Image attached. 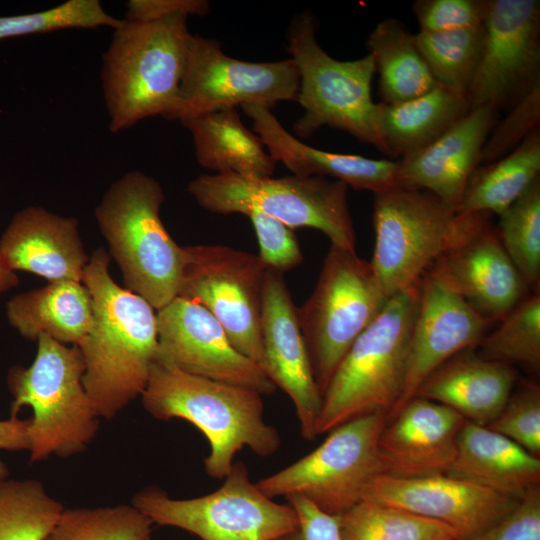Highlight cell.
<instances>
[{
  "label": "cell",
  "instance_id": "cell-1",
  "mask_svg": "<svg viewBox=\"0 0 540 540\" xmlns=\"http://www.w3.org/2000/svg\"><path fill=\"white\" fill-rule=\"evenodd\" d=\"M109 262V253L98 247L84 268L93 321L77 345L85 365L84 389L98 417L106 420L141 396L159 352L156 310L114 282Z\"/></svg>",
  "mask_w": 540,
  "mask_h": 540
},
{
  "label": "cell",
  "instance_id": "cell-2",
  "mask_svg": "<svg viewBox=\"0 0 540 540\" xmlns=\"http://www.w3.org/2000/svg\"><path fill=\"white\" fill-rule=\"evenodd\" d=\"M262 396L248 388L187 373L158 354L140 397L154 418L183 419L203 433L210 445L205 472L220 480L230 472L241 449L247 447L261 457L279 450L281 436L264 417Z\"/></svg>",
  "mask_w": 540,
  "mask_h": 540
},
{
  "label": "cell",
  "instance_id": "cell-3",
  "mask_svg": "<svg viewBox=\"0 0 540 540\" xmlns=\"http://www.w3.org/2000/svg\"><path fill=\"white\" fill-rule=\"evenodd\" d=\"M188 16L135 22L113 29L103 54L101 81L109 129L119 133L174 109L184 75L191 33Z\"/></svg>",
  "mask_w": 540,
  "mask_h": 540
},
{
  "label": "cell",
  "instance_id": "cell-4",
  "mask_svg": "<svg viewBox=\"0 0 540 540\" xmlns=\"http://www.w3.org/2000/svg\"><path fill=\"white\" fill-rule=\"evenodd\" d=\"M164 201L155 178L130 171L110 185L95 209L126 289L156 311L177 297L185 262L184 246L174 241L161 220Z\"/></svg>",
  "mask_w": 540,
  "mask_h": 540
},
{
  "label": "cell",
  "instance_id": "cell-5",
  "mask_svg": "<svg viewBox=\"0 0 540 540\" xmlns=\"http://www.w3.org/2000/svg\"><path fill=\"white\" fill-rule=\"evenodd\" d=\"M373 195L370 263L388 298L418 285L442 256L491 217L459 211L424 190L394 187Z\"/></svg>",
  "mask_w": 540,
  "mask_h": 540
},
{
  "label": "cell",
  "instance_id": "cell-6",
  "mask_svg": "<svg viewBox=\"0 0 540 540\" xmlns=\"http://www.w3.org/2000/svg\"><path fill=\"white\" fill-rule=\"evenodd\" d=\"M420 283L390 297L349 348L322 395L317 435L363 414L388 415L395 407L403 391Z\"/></svg>",
  "mask_w": 540,
  "mask_h": 540
},
{
  "label": "cell",
  "instance_id": "cell-7",
  "mask_svg": "<svg viewBox=\"0 0 540 540\" xmlns=\"http://www.w3.org/2000/svg\"><path fill=\"white\" fill-rule=\"evenodd\" d=\"M36 341L32 364L11 367L7 378L13 397L10 417H17L24 406L33 411L31 463L83 452L99 428V417L82 383L85 365L79 347H68L45 334Z\"/></svg>",
  "mask_w": 540,
  "mask_h": 540
},
{
  "label": "cell",
  "instance_id": "cell-8",
  "mask_svg": "<svg viewBox=\"0 0 540 540\" xmlns=\"http://www.w3.org/2000/svg\"><path fill=\"white\" fill-rule=\"evenodd\" d=\"M317 20L312 12L295 15L287 33V51L299 72L296 101L304 113L293 124L302 139L329 126L385 154L378 129L377 103L371 95L375 66L370 54L354 60L331 57L316 38Z\"/></svg>",
  "mask_w": 540,
  "mask_h": 540
},
{
  "label": "cell",
  "instance_id": "cell-9",
  "mask_svg": "<svg viewBox=\"0 0 540 540\" xmlns=\"http://www.w3.org/2000/svg\"><path fill=\"white\" fill-rule=\"evenodd\" d=\"M188 192L215 214L260 211L290 227L321 231L331 245L356 250V233L348 205V186L321 176L245 177L204 174L191 180Z\"/></svg>",
  "mask_w": 540,
  "mask_h": 540
},
{
  "label": "cell",
  "instance_id": "cell-10",
  "mask_svg": "<svg viewBox=\"0 0 540 540\" xmlns=\"http://www.w3.org/2000/svg\"><path fill=\"white\" fill-rule=\"evenodd\" d=\"M370 261L330 244L316 285L297 307L300 329L321 396L358 336L388 301Z\"/></svg>",
  "mask_w": 540,
  "mask_h": 540
},
{
  "label": "cell",
  "instance_id": "cell-11",
  "mask_svg": "<svg viewBox=\"0 0 540 540\" xmlns=\"http://www.w3.org/2000/svg\"><path fill=\"white\" fill-rule=\"evenodd\" d=\"M386 416L371 412L342 423L312 452L259 480L258 488L271 499L302 496L322 512L339 516L362 501L383 474L378 443Z\"/></svg>",
  "mask_w": 540,
  "mask_h": 540
},
{
  "label": "cell",
  "instance_id": "cell-12",
  "mask_svg": "<svg viewBox=\"0 0 540 540\" xmlns=\"http://www.w3.org/2000/svg\"><path fill=\"white\" fill-rule=\"evenodd\" d=\"M223 480L216 491L190 499L147 487L131 504L153 525L179 528L200 540H276L298 527L293 507L263 494L243 462L233 463Z\"/></svg>",
  "mask_w": 540,
  "mask_h": 540
},
{
  "label": "cell",
  "instance_id": "cell-13",
  "mask_svg": "<svg viewBox=\"0 0 540 540\" xmlns=\"http://www.w3.org/2000/svg\"><path fill=\"white\" fill-rule=\"evenodd\" d=\"M184 251L177 296L208 310L232 345L261 367L260 320L267 266L258 255L226 245H188Z\"/></svg>",
  "mask_w": 540,
  "mask_h": 540
},
{
  "label": "cell",
  "instance_id": "cell-14",
  "mask_svg": "<svg viewBox=\"0 0 540 540\" xmlns=\"http://www.w3.org/2000/svg\"><path fill=\"white\" fill-rule=\"evenodd\" d=\"M298 89L299 72L291 58L244 61L226 55L218 40L191 34L178 101L166 119L181 122L244 105L272 109L296 100Z\"/></svg>",
  "mask_w": 540,
  "mask_h": 540
},
{
  "label": "cell",
  "instance_id": "cell-15",
  "mask_svg": "<svg viewBox=\"0 0 540 540\" xmlns=\"http://www.w3.org/2000/svg\"><path fill=\"white\" fill-rule=\"evenodd\" d=\"M470 108H510L540 82V1L488 0Z\"/></svg>",
  "mask_w": 540,
  "mask_h": 540
},
{
  "label": "cell",
  "instance_id": "cell-16",
  "mask_svg": "<svg viewBox=\"0 0 540 540\" xmlns=\"http://www.w3.org/2000/svg\"><path fill=\"white\" fill-rule=\"evenodd\" d=\"M159 355L179 369L222 383L272 394L261 367L241 354L215 317L201 305L175 297L156 311Z\"/></svg>",
  "mask_w": 540,
  "mask_h": 540
},
{
  "label": "cell",
  "instance_id": "cell-17",
  "mask_svg": "<svg viewBox=\"0 0 540 540\" xmlns=\"http://www.w3.org/2000/svg\"><path fill=\"white\" fill-rule=\"evenodd\" d=\"M262 370L292 401L305 440L318 435L322 396L316 385L307 347L284 274L267 268L262 297Z\"/></svg>",
  "mask_w": 540,
  "mask_h": 540
},
{
  "label": "cell",
  "instance_id": "cell-18",
  "mask_svg": "<svg viewBox=\"0 0 540 540\" xmlns=\"http://www.w3.org/2000/svg\"><path fill=\"white\" fill-rule=\"evenodd\" d=\"M491 324L428 271L420 283L403 391L387 421L416 395L422 382L438 367L455 355L477 347Z\"/></svg>",
  "mask_w": 540,
  "mask_h": 540
},
{
  "label": "cell",
  "instance_id": "cell-19",
  "mask_svg": "<svg viewBox=\"0 0 540 540\" xmlns=\"http://www.w3.org/2000/svg\"><path fill=\"white\" fill-rule=\"evenodd\" d=\"M364 499L440 522L453 531L457 540L481 534L508 514L519 500L447 474L418 478L381 474Z\"/></svg>",
  "mask_w": 540,
  "mask_h": 540
},
{
  "label": "cell",
  "instance_id": "cell-20",
  "mask_svg": "<svg viewBox=\"0 0 540 540\" xmlns=\"http://www.w3.org/2000/svg\"><path fill=\"white\" fill-rule=\"evenodd\" d=\"M429 271L492 324L507 315L530 290L490 219Z\"/></svg>",
  "mask_w": 540,
  "mask_h": 540
},
{
  "label": "cell",
  "instance_id": "cell-21",
  "mask_svg": "<svg viewBox=\"0 0 540 540\" xmlns=\"http://www.w3.org/2000/svg\"><path fill=\"white\" fill-rule=\"evenodd\" d=\"M465 418L451 408L415 396L383 428L382 472L396 478L447 474Z\"/></svg>",
  "mask_w": 540,
  "mask_h": 540
},
{
  "label": "cell",
  "instance_id": "cell-22",
  "mask_svg": "<svg viewBox=\"0 0 540 540\" xmlns=\"http://www.w3.org/2000/svg\"><path fill=\"white\" fill-rule=\"evenodd\" d=\"M498 113L492 105L472 108L434 142L397 160L398 186L430 192L459 210Z\"/></svg>",
  "mask_w": 540,
  "mask_h": 540
},
{
  "label": "cell",
  "instance_id": "cell-23",
  "mask_svg": "<svg viewBox=\"0 0 540 540\" xmlns=\"http://www.w3.org/2000/svg\"><path fill=\"white\" fill-rule=\"evenodd\" d=\"M0 257L12 271H25L48 282H82L89 257L74 217L41 206L17 212L0 239Z\"/></svg>",
  "mask_w": 540,
  "mask_h": 540
},
{
  "label": "cell",
  "instance_id": "cell-24",
  "mask_svg": "<svg viewBox=\"0 0 540 540\" xmlns=\"http://www.w3.org/2000/svg\"><path fill=\"white\" fill-rule=\"evenodd\" d=\"M269 154L293 175L321 176L343 182L355 190L380 193L398 186L397 160L373 159L362 155L337 153L312 147L287 131L271 109L244 105Z\"/></svg>",
  "mask_w": 540,
  "mask_h": 540
},
{
  "label": "cell",
  "instance_id": "cell-25",
  "mask_svg": "<svg viewBox=\"0 0 540 540\" xmlns=\"http://www.w3.org/2000/svg\"><path fill=\"white\" fill-rule=\"evenodd\" d=\"M516 380L512 366L469 349L432 372L415 396L445 405L465 420L486 426L503 409Z\"/></svg>",
  "mask_w": 540,
  "mask_h": 540
},
{
  "label": "cell",
  "instance_id": "cell-26",
  "mask_svg": "<svg viewBox=\"0 0 540 540\" xmlns=\"http://www.w3.org/2000/svg\"><path fill=\"white\" fill-rule=\"evenodd\" d=\"M447 475L520 499L540 484V459L487 426L465 421Z\"/></svg>",
  "mask_w": 540,
  "mask_h": 540
},
{
  "label": "cell",
  "instance_id": "cell-27",
  "mask_svg": "<svg viewBox=\"0 0 540 540\" xmlns=\"http://www.w3.org/2000/svg\"><path fill=\"white\" fill-rule=\"evenodd\" d=\"M6 315L26 339L37 340L45 334L60 343L78 345L92 325L93 302L82 282H49L11 298Z\"/></svg>",
  "mask_w": 540,
  "mask_h": 540
},
{
  "label": "cell",
  "instance_id": "cell-28",
  "mask_svg": "<svg viewBox=\"0 0 540 540\" xmlns=\"http://www.w3.org/2000/svg\"><path fill=\"white\" fill-rule=\"evenodd\" d=\"M466 95L437 85L414 99L377 103L378 129L385 155L396 160L425 148L470 111Z\"/></svg>",
  "mask_w": 540,
  "mask_h": 540
},
{
  "label": "cell",
  "instance_id": "cell-29",
  "mask_svg": "<svg viewBox=\"0 0 540 540\" xmlns=\"http://www.w3.org/2000/svg\"><path fill=\"white\" fill-rule=\"evenodd\" d=\"M191 134L198 164L214 174L272 176L276 160L236 109H223L180 122Z\"/></svg>",
  "mask_w": 540,
  "mask_h": 540
},
{
  "label": "cell",
  "instance_id": "cell-30",
  "mask_svg": "<svg viewBox=\"0 0 540 540\" xmlns=\"http://www.w3.org/2000/svg\"><path fill=\"white\" fill-rule=\"evenodd\" d=\"M366 47L379 76L381 103L408 101L438 85L417 47L415 34L401 20L378 22L368 35Z\"/></svg>",
  "mask_w": 540,
  "mask_h": 540
},
{
  "label": "cell",
  "instance_id": "cell-31",
  "mask_svg": "<svg viewBox=\"0 0 540 540\" xmlns=\"http://www.w3.org/2000/svg\"><path fill=\"white\" fill-rule=\"evenodd\" d=\"M540 177V129L506 156L472 173L459 211L500 215Z\"/></svg>",
  "mask_w": 540,
  "mask_h": 540
},
{
  "label": "cell",
  "instance_id": "cell-32",
  "mask_svg": "<svg viewBox=\"0 0 540 540\" xmlns=\"http://www.w3.org/2000/svg\"><path fill=\"white\" fill-rule=\"evenodd\" d=\"M336 517L341 540H457L440 522L369 499Z\"/></svg>",
  "mask_w": 540,
  "mask_h": 540
},
{
  "label": "cell",
  "instance_id": "cell-33",
  "mask_svg": "<svg viewBox=\"0 0 540 540\" xmlns=\"http://www.w3.org/2000/svg\"><path fill=\"white\" fill-rule=\"evenodd\" d=\"M484 38V23L465 29L415 34L417 47L436 83L467 97L481 61Z\"/></svg>",
  "mask_w": 540,
  "mask_h": 540
},
{
  "label": "cell",
  "instance_id": "cell-34",
  "mask_svg": "<svg viewBox=\"0 0 540 540\" xmlns=\"http://www.w3.org/2000/svg\"><path fill=\"white\" fill-rule=\"evenodd\" d=\"M63 510L39 480H1L0 540H43Z\"/></svg>",
  "mask_w": 540,
  "mask_h": 540
},
{
  "label": "cell",
  "instance_id": "cell-35",
  "mask_svg": "<svg viewBox=\"0 0 540 540\" xmlns=\"http://www.w3.org/2000/svg\"><path fill=\"white\" fill-rule=\"evenodd\" d=\"M152 526L132 504L64 508L43 540H152Z\"/></svg>",
  "mask_w": 540,
  "mask_h": 540
},
{
  "label": "cell",
  "instance_id": "cell-36",
  "mask_svg": "<svg viewBox=\"0 0 540 540\" xmlns=\"http://www.w3.org/2000/svg\"><path fill=\"white\" fill-rule=\"evenodd\" d=\"M481 356L505 363L518 364L530 371L540 368V291L528 294L496 328L479 342Z\"/></svg>",
  "mask_w": 540,
  "mask_h": 540
},
{
  "label": "cell",
  "instance_id": "cell-37",
  "mask_svg": "<svg viewBox=\"0 0 540 540\" xmlns=\"http://www.w3.org/2000/svg\"><path fill=\"white\" fill-rule=\"evenodd\" d=\"M499 240L528 288L540 285V177L499 215Z\"/></svg>",
  "mask_w": 540,
  "mask_h": 540
},
{
  "label": "cell",
  "instance_id": "cell-38",
  "mask_svg": "<svg viewBox=\"0 0 540 540\" xmlns=\"http://www.w3.org/2000/svg\"><path fill=\"white\" fill-rule=\"evenodd\" d=\"M98 0H68L53 8L11 16H0V40L64 29H115L122 23Z\"/></svg>",
  "mask_w": 540,
  "mask_h": 540
},
{
  "label": "cell",
  "instance_id": "cell-39",
  "mask_svg": "<svg viewBox=\"0 0 540 540\" xmlns=\"http://www.w3.org/2000/svg\"><path fill=\"white\" fill-rule=\"evenodd\" d=\"M530 454L540 456V388L523 381L501 412L486 425Z\"/></svg>",
  "mask_w": 540,
  "mask_h": 540
},
{
  "label": "cell",
  "instance_id": "cell-40",
  "mask_svg": "<svg viewBox=\"0 0 540 540\" xmlns=\"http://www.w3.org/2000/svg\"><path fill=\"white\" fill-rule=\"evenodd\" d=\"M540 123V82L535 84L497 120L482 149L480 164L496 161L517 148Z\"/></svg>",
  "mask_w": 540,
  "mask_h": 540
},
{
  "label": "cell",
  "instance_id": "cell-41",
  "mask_svg": "<svg viewBox=\"0 0 540 540\" xmlns=\"http://www.w3.org/2000/svg\"><path fill=\"white\" fill-rule=\"evenodd\" d=\"M245 216L255 230L258 256L267 268L284 274L303 262L304 257L293 229L257 210H251Z\"/></svg>",
  "mask_w": 540,
  "mask_h": 540
},
{
  "label": "cell",
  "instance_id": "cell-42",
  "mask_svg": "<svg viewBox=\"0 0 540 540\" xmlns=\"http://www.w3.org/2000/svg\"><path fill=\"white\" fill-rule=\"evenodd\" d=\"M488 0H417L412 12L423 32H443L480 26Z\"/></svg>",
  "mask_w": 540,
  "mask_h": 540
},
{
  "label": "cell",
  "instance_id": "cell-43",
  "mask_svg": "<svg viewBox=\"0 0 540 540\" xmlns=\"http://www.w3.org/2000/svg\"><path fill=\"white\" fill-rule=\"evenodd\" d=\"M469 540H540V486L530 489L508 514Z\"/></svg>",
  "mask_w": 540,
  "mask_h": 540
},
{
  "label": "cell",
  "instance_id": "cell-44",
  "mask_svg": "<svg viewBox=\"0 0 540 540\" xmlns=\"http://www.w3.org/2000/svg\"><path fill=\"white\" fill-rule=\"evenodd\" d=\"M284 499L296 511L299 525L276 540H341L336 516L322 512L299 495Z\"/></svg>",
  "mask_w": 540,
  "mask_h": 540
},
{
  "label": "cell",
  "instance_id": "cell-45",
  "mask_svg": "<svg viewBox=\"0 0 540 540\" xmlns=\"http://www.w3.org/2000/svg\"><path fill=\"white\" fill-rule=\"evenodd\" d=\"M209 9L206 0H130L126 3L125 20L146 22L179 14L204 16Z\"/></svg>",
  "mask_w": 540,
  "mask_h": 540
},
{
  "label": "cell",
  "instance_id": "cell-46",
  "mask_svg": "<svg viewBox=\"0 0 540 540\" xmlns=\"http://www.w3.org/2000/svg\"><path fill=\"white\" fill-rule=\"evenodd\" d=\"M29 419L10 417L0 420V450H29Z\"/></svg>",
  "mask_w": 540,
  "mask_h": 540
},
{
  "label": "cell",
  "instance_id": "cell-47",
  "mask_svg": "<svg viewBox=\"0 0 540 540\" xmlns=\"http://www.w3.org/2000/svg\"><path fill=\"white\" fill-rule=\"evenodd\" d=\"M18 283L19 279L16 273L10 270L0 257V296L11 288L16 287Z\"/></svg>",
  "mask_w": 540,
  "mask_h": 540
},
{
  "label": "cell",
  "instance_id": "cell-48",
  "mask_svg": "<svg viewBox=\"0 0 540 540\" xmlns=\"http://www.w3.org/2000/svg\"><path fill=\"white\" fill-rule=\"evenodd\" d=\"M9 477V470L6 464L0 460V481Z\"/></svg>",
  "mask_w": 540,
  "mask_h": 540
}]
</instances>
